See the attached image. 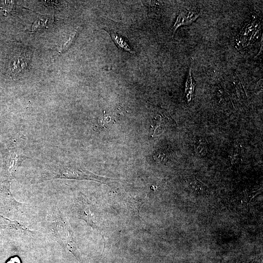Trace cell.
Instances as JSON below:
<instances>
[{
  "instance_id": "obj_2",
  "label": "cell",
  "mask_w": 263,
  "mask_h": 263,
  "mask_svg": "<svg viewBox=\"0 0 263 263\" xmlns=\"http://www.w3.org/2000/svg\"><path fill=\"white\" fill-rule=\"evenodd\" d=\"M29 56L21 53L12 57L9 64V72L11 76H18L28 67Z\"/></svg>"
},
{
  "instance_id": "obj_10",
  "label": "cell",
  "mask_w": 263,
  "mask_h": 263,
  "mask_svg": "<svg viewBox=\"0 0 263 263\" xmlns=\"http://www.w3.org/2000/svg\"><path fill=\"white\" fill-rule=\"evenodd\" d=\"M6 263H21L18 257H13L9 259Z\"/></svg>"
},
{
  "instance_id": "obj_6",
  "label": "cell",
  "mask_w": 263,
  "mask_h": 263,
  "mask_svg": "<svg viewBox=\"0 0 263 263\" xmlns=\"http://www.w3.org/2000/svg\"><path fill=\"white\" fill-rule=\"evenodd\" d=\"M196 83L193 78L192 75V69L190 66L189 68L188 73L187 76L186 81L185 93L187 98L188 102L190 101L194 95V91L195 89Z\"/></svg>"
},
{
  "instance_id": "obj_3",
  "label": "cell",
  "mask_w": 263,
  "mask_h": 263,
  "mask_svg": "<svg viewBox=\"0 0 263 263\" xmlns=\"http://www.w3.org/2000/svg\"><path fill=\"white\" fill-rule=\"evenodd\" d=\"M51 178H75V179H96V176L89 174V173L83 172L81 170L70 169L69 168H64L58 170L56 172H53L52 175H50ZM97 179V178H96Z\"/></svg>"
},
{
  "instance_id": "obj_9",
  "label": "cell",
  "mask_w": 263,
  "mask_h": 263,
  "mask_svg": "<svg viewBox=\"0 0 263 263\" xmlns=\"http://www.w3.org/2000/svg\"><path fill=\"white\" fill-rule=\"evenodd\" d=\"M44 3L46 6L56 7L59 4V1L54 0H44Z\"/></svg>"
},
{
  "instance_id": "obj_7",
  "label": "cell",
  "mask_w": 263,
  "mask_h": 263,
  "mask_svg": "<svg viewBox=\"0 0 263 263\" xmlns=\"http://www.w3.org/2000/svg\"><path fill=\"white\" fill-rule=\"evenodd\" d=\"M110 34L113 42L119 49H123L130 53L132 52L128 42L123 37L113 32H112Z\"/></svg>"
},
{
  "instance_id": "obj_8",
  "label": "cell",
  "mask_w": 263,
  "mask_h": 263,
  "mask_svg": "<svg viewBox=\"0 0 263 263\" xmlns=\"http://www.w3.org/2000/svg\"><path fill=\"white\" fill-rule=\"evenodd\" d=\"M13 1H2L1 2L0 9L6 13L9 12L12 8L14 4Z\"/></svg>"
},
{
  "instance_id": "obj_4",
  "label": "cell",
  "mask_w": 263,
  "mask_h": 263,
  "mask_svg": "<svg viewBox=\"0 0 263 263\" xmlns=\"http://www.w3.org/2000/svg\"><path fill=\"white\" fill-rule=\"evenodd\" d=\"M256 21H253L252 23L248 24L241 33L240 42L243 47L248 46L257 38L256 35L260 31V26L259 23Z\"/></svg>"
},
{
  "instance_id": "obj_1",
  "label": "cell",
  "mask_w": 263,
  "mask_h": 263,
  "mask_svg": "<svg viewBox=\"0 0 263 263\" xmlns=\"http://www.w3.org/2000/svg\"><path fill=\"white\" fill-rule=\"evenodd\" d=\"M48 221L50 229L59 244L77 258V249L71 233L58 209L53 210L49 215Z\"/></svg>"
},
{
  "instance_id": "obj_5",
  "label": "cell",
  "mask_w": 263,
  "mask_h": 263,
  "mask_svg": "<svg viewBox=\"0 0 263 263\" xmlns=\"http://www.w3.org/2000/svg\"><path fill=\"white\" fill-rule=\"evenodd\" d=\"M199 13L193 11H181L178 14L173 27V34H174L177 28L182 25H188L199 17Z\"/></svg>"
}]
</instances>
